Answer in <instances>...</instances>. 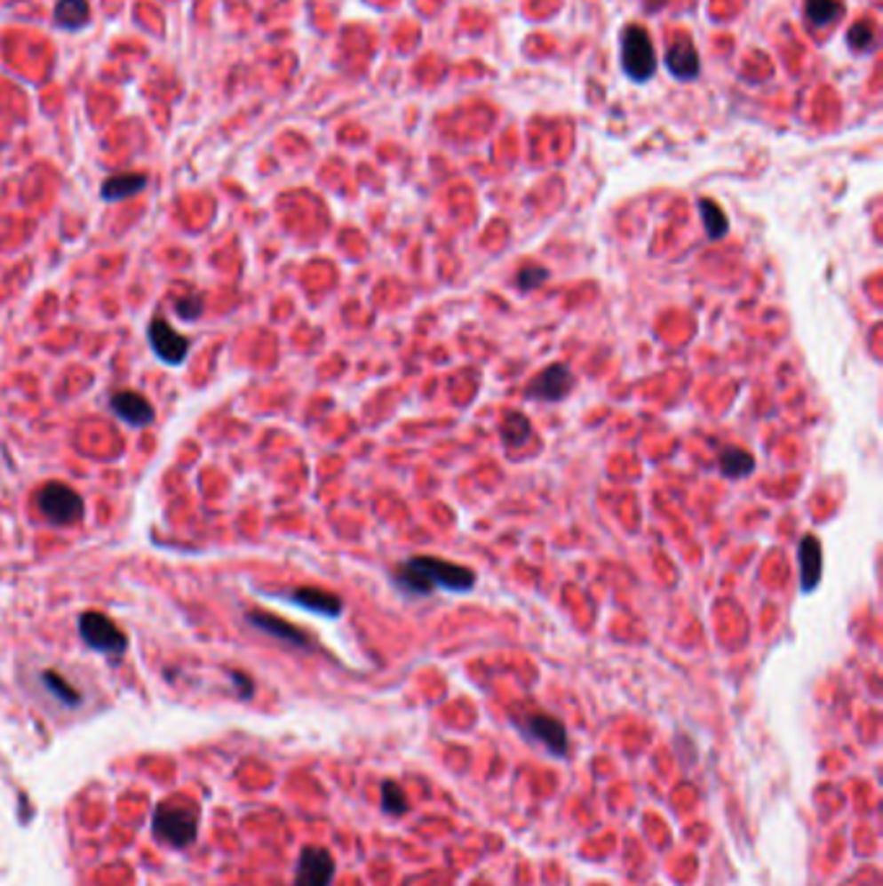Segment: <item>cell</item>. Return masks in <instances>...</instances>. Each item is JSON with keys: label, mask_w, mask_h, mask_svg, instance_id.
Here are the masks:
<instances>
[{"label": "cell", "mask_w": 883, "mask_h": 886, "mask_svg": "<svg viewBox=\"0 0 883 886\" xmlns=\"http://www.w3.org/2000/svg\"><path fill=\"white\" fill-rule=\"evenodd\" d=\"M839 11H842V5L837 0H808V5H806V13L816 27L831 24L839 16Z\"/></svg>", "instance_id": "44dd1931"}, {"label": "cell", "mask_w": 883, "mask_h": 886, "mask_svg": "<svg viewBox=\"0 0 883 886\" xmlns=\"http://www.w3.org/2000/svg\"><path fill=\"white\" fill-rule=\"evenodd\" d=\"M36 508L50 523L70 526L84 519V498L62 483H47L36 492Z\"/></svg>", "instance_id": "3957f363"}, {"label": "cell", "mask_w": 883, "mask_h": 886, "mask_svg": "<svg viewBox=\"0 0 883 886\" xmlns=\"http://www.w3.org/2000/svg\"><path fill=\"white\" fill-rule=\"evenodd\" d=\"M148 339H151L153 353H155L161 361L171 363V366H179L184 358H187V353H189V342H187V337L179 335V332H177L169 322H163V319H153L151 327H148Z\"/></svg>", "instance_id": "9c48e42d"}, {"label": "cell", "mask_w": 883, "mask_h": 886, "mask_svg": "<svg viewBox=\"0 0 883 886\" xmlns=\"http://www.w3.org/2000/svg\"><path fill=\"white\" fill-rule=\"evenodd\" d=\"M381 806H384L386 814L402 817V814L407 811V795H404V791H402L396 783L386 780V783L381 786Z\"/></svg>", "instance_id": "7402d4cb"}, {"label": "cell", "mask_w": 883, "mask_h": 886, "mask_svg": "<svg viewBox=\"0 0 883 886\" xmlns=\"http://www.w3.org/2000/svg\"><path fill=\"white\" fill-rule=\"evenodd\" d=\"M89 21V0H58L55 24L68 31H78Z\"/></svg>", "instance_id": "2e32d148"}, {"label": "cell", "mask_w": 883, "mask_h": 886, "mask_svg": "<svg viewBox=\"0 0 883 886\" xmlns=\"http://www.w3.org/2000/svg\"><path fill=\"white\" fill-rule=\"evenodd\" d=\"M146 184H148L146 174H117V177H109L107 182L101 184V197L107 203H120V200H127V197L143 192Z\"/></svg>", "instance_id": "9a60e30c"}, {"label": "cell", "mask_w": 883, "mask_h": 886, "mask_svg": "<svg viewBox=\"0 0 883 886\" xmlns=\"http://www.w3.org/2000/svg\"><path fill=\"white\" fill-rule=\"evenodd\" d=\"M666 65L673 76L679 78H695L700 73V58H697V50L689 39H679L676 44H671L669 52H666Z\"/></svg>", "instance_id": "5bb4252c"}, {"label": "cell", "mask_w": 883, "mask_h": 886, "mask_svg": "<svg viewBox=\"0 0 883 886\" xmlns=\"http://www.w3.org/2000/svg\"><path fill=\"white\" fill-rule=\"evenodd\" d=\"M521 729H523L526 736L542 741L552 754H557V757L568 754V731H565V726L557 718L545 715V713H531V715L523 718Z\"/></svg>", "instance_id": "ba28073f"}, {"label": "cell", "mask_w": 883, "mask_h": 886, "mask_svg": "<svg viewBox=\"0 0 883 886\" xmlns=\"http://www.w3.org/2000/svg\"><path fill=\"white\" fill-rule=\"evenodd\" d=\"M177 311H179V316H184V319H197L203 314V301L200 299H182L177 304Z\"/></svg>", "instance_id": "d4e9b609"}, {"label": "cell", "mask_w": 883, "mask_h": 886, "mask_svg": "<svg viewBox=\"0 0 883 886\" xmlns=\"http://www.w3.org/2000/svg\"><path fill=\"white\" fill-rule=\"evenodd\" d=\"M648 3H658V5H661V3H666V0H648Z\"/></svg>", "instance_id": "484cf974"}, {"label": "cell", "mask_w": 883, "mask_h": 886, "mask_svg": "<svg viewBox=\"0 0 883 886\" xmlns=\"http://www.w3.org/2000/svg\"><path fill=\"white\" fill-rule=\"evenodd\" d=\"M622 65L630 78L648 81L656 70V52L648 31L642 27H627L622 34Z\"/></svg>", "instance_id": "277c9868"}, {"label": "cell", "mask_w": 883, "mask_h": 886, "mask_svg": "<svg viewBox=\"0 0 883 886\" xmlns=\"http://www.w3.org/2000/svg\"><path fill=\"white\" fill-rule=\"evenodd\" d=\"M718 467H720V472L726 475V477H749L752 472H754V467H757V461H754V457L749 454V451H744V449H726L723 454H720V461H718Z\"/></svg>", "instance_id": "e0dca14e"}, {"label": "cell", "mask_w": 883, "mask_h": 886, "mask_svg": "<svg viewBox=\"0 0 883 886\" xmlns=\"http://www.w3.org/2000/svg\"><path fill=\"white\" fill-rule=\"evenodd\" d=\"M112 410L123 418L124 423H132V426H148L153 423L155 412H153V404L143 395L138 392H117L112 397Z\"/></svg>", "instance_id": "8fae6325"}, {"label": "cell", "mask_w": 883, "mask_h": 886, "mask_svg": "<svg viewBox=\"0 0 883 886\" xmlns=\"http://www.w3.org/2000/svg\"><path fill=\"white\" fill-rule=\"evenodd\" d=\"M700 213L707 239H723L728 234V218L720 205H715L712 200H700Z\"/></svg>", "instance_id": "d6986e66"}, {"label": "cell", "mask_w": 883, "mask_h": 886, "mask_svg": "<svg viewBox=\"0 0 883 886\" xmlns=\"http://www.w3.org/2000/svg\"><path fill=\"white\" fill-rule=\"evenodd\" d=\"M42 684L60 700L62 705H68V707H78L81 705V695L62 679L60 674H55V672H44L42 674Z\"/></svg>", "instance_id": "ffe728a7"}, {"label": "cell", "mask_w": 883, "mask_h": 886, "mask_svg": "<svg viewBox=\"0 0 883 886\" xmlns=\"http://www.w3.org/2000/svg\"><path fill=\"white\" fill-rule=\"evenodd\" d=\"M570 389H573L570 368L565 363H552L542 373H537V379L531 381L526 395L531 399H542V402H560L570 395Z\"/></svg>", "instance_id": "52a82bcc"}, {"label": "cell", "mask_w": 883, "mask_h": 886, "mask_svg": "<svg viewBox=\"0 0 883 886\" xmlns=\"http://www.w3.org/2000/svg\"><path fill=\"white\" fill-rule=\"evenodd\" d=\"M78 630H81L84 643L91 645L93 651L120 656L124 648H127V638L123 635V630L107 614H101V611H86V614H81Z\"/></svg>", "instance_id": "5b68a950"}, {"label": "cell", "mask_w": 883, "mask_h": 886, "mask_svg": "<svg viewBox=\"0 0 883 886\" xmlns=\"http://www.w3.org/2000/svg\"><path fill=\"white\" fill-rule=\"evenodd\" d=\"M200 811L187 798L161 801L153 811V834L171 848H189L197 837Z\"/></svg>", "instance_id": "7a4b0ae2"}, {"label": "cell", "mask_w": 883, "mask_h": 886, "mask_svg": "<svg viewBox=\"0 0 883 886\" xmlns=\"http://www.w3.org/2000/svg\"><path fill=\"white\" fill-rule=\"evenodd\" d=\"M547 277H549L547 267H539V265H526V267H521V270H518L516 285L521 288V291H534V288H539L542 283H547Z\"/></svg>", "instance_id": "603a6c76"}, {"label": "cell", "mask_w": 883, "mask_h": 886, "mask_svg": "<svg viewBox=\"0 0 883 886\" xmlns=\"http://www.w3.org/2000/svg\"><path fill=\"white\" fill-rule=\"evenodd\" d=\"M847 36H850V44L860 50V47H868V44H871V39H873V31H871V27H868V24H855Z\"/></svg>", "instance_id": "cb8c5ba5"}, {"label": "cell", "mask_w": 883, "mask_h": 886, "mask_svg": "<svg viewBox=\"0 0 883 886\" xmlns=\"http://www.w3.org/2000/svg\"><path fill=\"white\" fill-rule=\"evenodd\" d=\"M335 858L324 848H304L296 868V886H332Z\"/></svg>", "instance_id": "8992f818"}, {"label": "cell", "mask_w": 883, "mask_h": 886, "mask_svg": "<svg viewBox=\"0 0 883 886\" xmlns=\"http://www.w3.org/2000/svg\"><path fill=\"white\" fill-rule=\"evenodd\" d=\"M293 604L304 607L308 611H316V614H327V617H339L342 614V599L337 594H330L324 588H298L288 596Z\"/></svg>", "instance_id": "7c38bea8"}, {"label": "cell", "mask_w": 883, "mask_h": 886, "mask_svg": "<svg viewBox=\"0 0 883 886\" xmlns=\"http://www.w3.org/2000/svg\"><path fill=\"white\" fill-rule=\"evenodd\" d=\"M394 581L407 594L427 596L435 588L469 591L477 583V573L464 568V565H457V563L441 560V557L420 555V557H410V560L396 565Z\"/></svg>", "instance_id": "6da1fadb"}, {"label": "cell", "mask_w": 883, "mask_h": 886, "mask_svg": "<svg viewBox=\"0 0 883 886\" xmlns=\"http://www.w3.org/2000/svg\"><path fill=\"white\" fill-rule=\"evenodd\" d=\"M531 435V423L523 412H508L500 423V438L505 446H523Z\"/></svg>", "instance_id": "ac0fdd59"}, {"label": "cell", "mask_w": 883, "mask_h": 886, "mask_svg": "<svg viewBox=\"0 0 883 886\" xmlns=\"http://www.w3.org/2000/svg\"><path fill=\"white\" fill-rule=\"evenodd\" d=\"M822 542L814 534H806L798 547V565H800V588L814 591L822 581Z\"/></svg>", "instance_id": "30bf717a"}, {"label": "cell", "mask_w": 883, "mask_h": 886, "mask_svg": "<svg viewBox=\"0 0 883 886\" xmlns=\"http://www.w3.org/2000/svg\"><path fill=\"white\" fill-rule=\"evenodd\" d=\"M249 622H251L254 627H259L262 633H267V635L277 638V641H285L290 643V645H298V648H308V638H306L304 633H301L298 627H293L290 622L280 619V617L254 611V614H249Z\"/></svg>", "instance_id": "4fadbf2b"}]
</instances>
